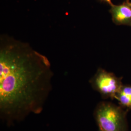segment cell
<instances>
[{"label":"cell","instance_id":"cell-5","mask_svg":"<svg viewBox=\"0 0 131 131\" xmlns=\"http://www.w3.org/2000/svg\"><path fill=\"white\" fill-rule=\"evenodd\" d=\"M115 99L122 107L131 108V86L122 85Z\"/></svg>","mask_w":131,"mask_h":131},{"label":"cell","instance_id":"cell-3","mask_svg":"<svg viewBox=\"0 0 131 131\" xmlns=\"http://www.w3.org/2000/svg\"><path fill=\"white\" fill-rule=\"evenodd\" d=\"M90 82L94 89L104 99L116 98L123 85L121 78L102 69L97 70Z\"/></svg>","mask_w":131,"mask_h":131},{"label":"cell","instance_id":"cell-1","mask_svg":"<svg viewBox=\"0 0 131 131\" xmlns=\"http://www.w3.org/2000/svg\"><path fill=\"white\" fill-rule=\"evenodd\" d=\"M51 64L28 44L0 40V116L8 125L41 112L52 90Z\"/></svg>","mask_w":131,"mask_h":131},{"label":"cell","instance_id":"cell-2","mask_svg":"<svg viewBox=\"0 0 131 131\" xmlns=\"http://www.w3.org/2000/svg\"><path fill=\"white\" fill-rule=\"evenodd\" d=\"M127 111L109 102H102L95 108L94 115L101 131H128Z\"/></svg>","mask_w":131,"mask_h":131},{"label":"cell","instance_id":"cell-4","mask_svg":"<svg viewBox=\"0 0 131 131\" xmlns=\"http://www.w3.org/2000/svg\"><path fill=\"white\" fill-rule=\"evenodd\" d=\"M110 12L115 24L131 26V3L129 0L121 5H111Z\"/></svg>","mask_w":131,"mask_h":131},{"label":"cell","instance_id":"cell-7","mask_svg":"<svg viewBox=\"0 0 131 131\" xmlns=\"http://www.w3.org/2000/svg\"><path fill=\"white\" fill-rule=\"evenodd\" d=\"M100 131V130H99V131Z\"/></svg>","mask_w":131,"mask_h":131},{"label":"cell","instance_id":"cell-6","mask_svg":"<svg viewBox=\"0 0 131 131\" xmlns=\"http://www.w3.org/2000/svg\"><path fill=\"white\" fill-rule=\"evenodd\" d=\"M102 1H103L104 2H106V3H107L108 4H109V5H110L111 6V5H112L113 4H112V1H111V0H102Z\"/></svg>","mask_w":131,"mask_h":131}]
</instances>
